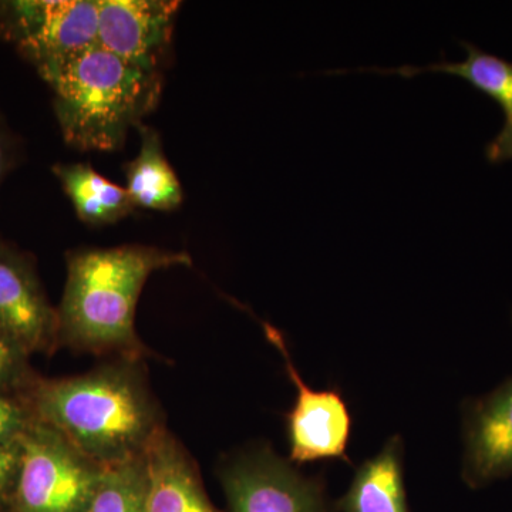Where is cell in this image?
<instances>
[{"mask_svg":"<svg viewBox=\"0 0 512 512\" xmlns=\"http://www.w3.org/2000/svg\"><path fill=\"white\" fill-rule=\"evenodd\" d=\"M144 363L111 359L83 375L40 377L28 393L36 420L103 467L144 456L165 427Z\"/></svg>","mask_w":512,"mask_h":512,"instance_id":"cell-1","label":"cell"},{"mask_svg":"<svg viewBox=\"0 0 512 512\" xmlns=\"http://www.w3.org/2000/svg\"><path fill=\"white\" fill-rule=\"evenodd\" d=\"M66 261V285L57 308L60 348L147 362L153 353L136 329L141 291L154 272L191 266L192 256L147 245H121L76 249Z\"/></svg>","mask_w":512,"mask_h":512,"instance_id":"cell-2","label":"cell"},{"mask_svg":"<svg viewBox=\"0 0 512 512\" xmlns=\"http://www.w3.org/2000/svg\"><path fill=\"white\" fill-rule=\"evenodd\" d=\"M64 141L82 151H117L161 96L158 70L127 62L96 45L46 82Z\"/></svg>","mask_w":512,"mask_h":512,"instance_id":"cell-3","label":"cell"},{"mask_svg":"<svg viewBox=\"0 0 512 512\" xmlns=\"http://www.w3.org/2000/svg\"><path fill=\"white\" fill-rule=\"evenodd\" d=\"M104 468L36 420L20 439L12 512H87Z\"/></svg>","mask_w":512,"mask_h":512,"instance_id":"cell-4","label":"cell"},{"mask_svg":"<svg viewBox=\"0 0 512 512\" xmlns=\"http://www.w3.org/2000/svg\"><path fill=\"white\" fill-rule=\"evenodd\" d=\"M97 0L0 2V37L49 82L60 69L97 45Z\"/></svg>","mask_w":512,"mask_h":512,"instance_id":"cell-5","label":"cell"},{"mask_svg":"<svg viewBox=\"0 0 512 512\" xmlns=\"http://www.w3.org/2000/svg\"><path fill=\"white\" fill-rule=\"evenodd\" d=\"M220 481L229 512H329L323 481L303 476L269 447L229 457Z\"/></svg>","mask_w":512,"mask_h":512,"instance_id":"cell-6","label":"cell"},{"mask_svg":"<svg viewBox=\"0 0 512 512\" xmlns=\"http://www.w3.org/2000/svg\"><path fill=\"white\" fill-rule=\"evenodd\" d=\"M265 335L278 349L286 372L296 387V400L286 414L289 460L292 464L312 463L326 458L349 461L348 444L352 433V414L336 390H313L303 382L293 365L284 336L271 325H265Z\"/></svg>","mask_w":512,"mask_h":512,"instance_id":"cell-7","label":"cell"},{"mask_svg":"<svg viewBox=\"0 0 512 512\" xmlns=\"http://www.w3.org/2000/svg\"><path fill=\"white\" fill-rule=\"evenodd\" d=\"M0 332L29 356L53 355L59 315L47 298L30 256L0 241Z\"/></svg>","mask_w":512,"mask_h":512,"instance_id":"cell-8","label":"cell"},{"mask_svg":"<svg viewBox=\"0 0 512 512\" xmlns=\"http://www.w3.org/2000/svg\"><path fill=\"white\" fill-rule=\"evenodd\" d=\"M97 45L127 62L158 70L173 39L180 2L97 0Z\"/></svg>","mask_w":512,"mask_h":512,"instance_id":"cell-9","label":"cell"},{"mask_svg":"<svg viewBox=\"0 0 512 512\" xmlns=\"http://www.w3.org/2000/svg\"><path fill=\"white\" fill-rule=\"evenodd\" d=\"M463 476L481 488L512 476V377L463 406Z\"/></svg>","mask_w":512,"mask_h":512,"instance_id":"cell-10","label":"cell"},{"mask_svg":"<svg viewBox=\"0 0 512 512\" xmlns=\"http://www.w3.org/2000/svg\"><path fill=\"white\" fill-rule=\"evenodd\" d=\"M146 460L148 512H221L211 503L197 464L167 427L151 441Z\"/></svg>","mask_w":512,"mask_h":512,"instance_id":"cell-11","label":"cell"},{"mask_svg":"<svg viewBox=\"0 0 512 512\" xmlns=\"http://www.w3.org/2000/svg\"><path fill=\"white\" fill-rule=\"evenodd\" d=\"M340 512H409L403 476V441L394 436L375 457L357 468L349 490L336 503Z\"/></svg>","mask_w":512,"mask_h":512,"instance_id":"cell-12","label":"cell"},{"mask_svg":"<svg viewBox=\"0 0 512 512\" xmlns=\"http://www.w3.org/2000/svg\"><path fill=\"white\" fill-rule=\"evenodd\" d=\"M467 56L463 62H441L427 64V66H402L382 69V67H360L353 70H332L328 74H345L353 72L394 74V76L410 77L423 73H444L460 77L470 83L478 92L484 93L500 104L505 114V120L512 119V62L490 55L478 49L471 43L461 42Z\"/></svg>","mask_w":512,"mask_h":512,"instance_id":"cell-13","label":"cell"},{"mask_svg":"<svg viewBox=\"0 0 512 512\" xmlns=\"http://www.w3.org/2000/svg\"><path fill=\"white\" fill-rule=\"evenodd\" d=\"M138 156L126 164V190L134 207L151 211H173L184 200L183 187L165 158L160 133L140 124Z\"/></svg>","mask_w":512,"mask_h":512,"instance_id":"cell-14","label":"cell"},{"mask_svg":"<svg viewBox=\"0 0 512 512\" xmlns=\"http://www.w3.org/2000/svg\"><path fill=\"white\" fill-rule=\"evenodd\" d=\"M52 170L72 201L77 217L86 224H116L136 210L126 188L111 183L90 164H56Z\"/></svg>","mask_w":512,"mask_h":512,"instance_id":"cell-15","label":"cell"},{"mask_svg":"<svg viewBox=\"0 0 512 512\" xmlns=\"http://www.w3.org/2000/svg\"><path fill=\"white\" fill-rule=\"evenodd\" d=\"M150 478L146 454L104 468L87 512H148Z\"/></svg>","mask_w":512,"mask_h":512,"instance_id":"cell-16","label":"cell"},{"mask_svg":"<svg viewBox=\"0 0 512 512\" xmlns=\"http://www.w3.org/2000/svg\"><path fill=\"white\" fill-rule=\"evenodd\" d=\"M30 357L5 333L0 332V393L28 394L40 376Z\"/></svg>","mask_w":512,"mask_h":512,"instance_id":"cell-17","label":"cell"},{"mask_svg":"<svg viewBox=\"0 0 512 512\" xmlns=\"http://www.w3.org/2000/svg\"><path fill=\"white\" fill-rule=\"evenodd\" d=\"M35 421L28 394L0 393V446L18 444Z\"/></svg>","mask_w":512,"mask_h":512,"instance_id":"cell-18","label":"cell"},{"mask_svg":"<svg viewBox=\"0 0 512 512\" xmlns=\"http://www.w3.org/2000/svg\"><path fill=\"white\" fill-rule=\"evenodd\" d=\"M19 468L20 441L13 446H0V512H12Z\"/></svg>","mask_w":512,"mask_h":512,"instance_id":"cell-19","label":"cell"},{"mask_svg":"<svg viewBox=\"0 0 512 512\" xmlns=\"http://www.w3.org/2000/svg\"><path fill=\"white\" fill-rule=\"evenodd\" d=\"M485 157L493 164L512 160V119L505 120L500 133L488 143Z\"/></svg>","mask_w":512,"mask_h":512,"instance_id":"cell-20","label":"cell"},{"mask_svg":"<svg viewBox=\"0 0 512 512\" xmlns=\"http://www.w3.org/2000/svg\"><path fill=\"white\" fill-rule=\"evenodd\" d=\"M10 165V150L9 143L6 140L5 134L0 130V183H2L3 177H5L6 171H8Z\"/></svg>","mask_w":512,"mask_h":512,"instance_id":"cell-21","label":"cell"}]
</instances>
